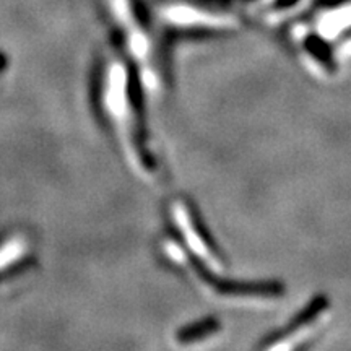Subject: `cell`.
Listing matches in <instances>:
<instances>
[{
  "label": "cell",
  "mask_w": 351,
  "mask_h": 351,
  "mask_svg": "<svg viewBox=\"0 0 351 351\" xmlns=\"http://www.w3.org/2000/svg\"><path fill=\"white\" fill-rule=\"evenodd\" d=\"M130 80L125 65L121 60H111L104 69L101 80V103L111 121L117 137L122 145V150L129 158V163L143 176L152 174L153 158L145 147V138L140 130V121L137 109L134 106L130 93Z\"/></svg>",
  "instance_id": "obj_1"
},
{
  "label": "cell",
  "mask_w": 351,
  "mask_h": 351,
  "mask_svg": "<svg viewBox=\"0 0 351 351\" xmlns=\"http://www.w3.org/2000/svg\"><path fill=\"white\" fill-rule=\"evenodd\" d=\"M163 19L171 25H176L178 28H207V29H223L231 28L236 23L234 20L225 15H217L192 8L186 5L168 7L161 13Z\"/></svg>",
  "instance_id": "obj_4"
},
{
  "label": "cell",
  "mask_w": 351,
  "mask_h": 351,
  "mask_svg": "<svg viewBox=\"0 0 351 351\" xmlns=\"http://www.w3.org/2000/svg\"><path fill=\"white\" fill-rule=\"evenodd\" d=\"M217 324L212 322V320H205L202 324H195V327H187L181 330L178 339L182 341V343H187V341H195L202 340V337L212 335V333L217 330Z\"/></svg>",
  "instance_id": "obj_5"
},
{
  "label": "cell",
  "mask_w": 351,
  "mask_h": 351,
  "mask_svg": "<svg viewBox=\"0 0 351 351\" xmlns=\"http://www.w3.org/2000/svg\"><path fill=\"white\" fill-rule=\"evenodd\" d=\"M171 217H173L174 226L178 228L184 244L192 252V256L204 265L205 270L212 271L215 275H221L225 270L223 258L218 256L210 241L204 236V231H202L186 202L174 200L171 204Z\"/></svg>",
  "instance_id": "obj_3"
},
{
  "label": "cell",
  "mask_w": 351,
  "mask_h": 351,
  "mask_svg": "<svg viewBox=\"0 0 351 351\" xmlns=\"http://www.w3.org/2000/svg\"><path fill=\"white\" fill-rule=\"evenodd\" d=\"M3 67H5V60H3V57H0V72H2Z\"/></svg>",
  "instance_id": "obj_6"
},
{
  "label": "cell",
  "mask_w": 351,
  "mask_h": 351,
  "mask_svg": "<svg viewBox=\"0 0 351 351\" xmlns=\"http://www.w3.org/2000/svg\"><path fill=\"white\" fill-rule=\"evenodd\" d=\"M112 13L116 16V21H119L127 49L138 67L140 78H142L145 88L152 93H156L161 88V73L150 34L140 23L127 0H112Z\"/></svg>",
  "instance_id": "obj_2"
}]
</instances>
